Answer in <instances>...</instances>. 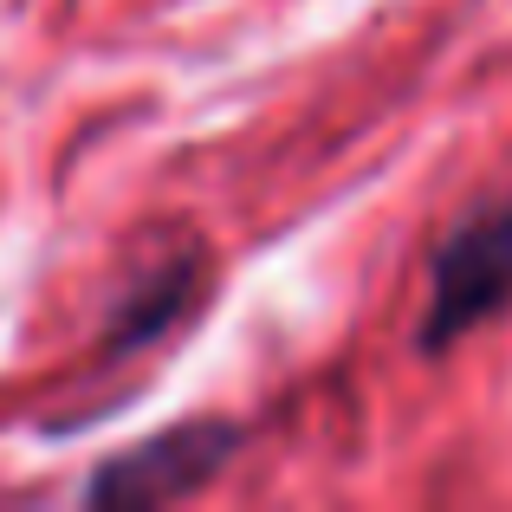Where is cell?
<instances>
[{"mask_svg":"<svg viewBox=\"0 0 512 512\" xmlns=\"http://www.w3.org/2000/svg\"><path fill=\"white\" fill-rule=\"evenodd\" d=\"M506 305H512V188L500 201H487L480 214H467L435 247L415 344L428 357H441V350H454L461 338H474L480 325H493Z\"/></svg>","mask_w":512,"mask_h":512,"instance_id":"1","label":"cell"},{"mask_svg":"<svg viewBox=\"0 0 512 512\" xmlns=\"http://www.w3.org/2000/svg\"><path fill=\"white\" fill-rule=\"evenodd\" d=\"M240 441H247V428L227 422V415H188V422H169L163 435L111 454V461L78 487V500L85 506H117V512L188 500V493H201L227 461H234Z\"/></svg>","mask_w":512,"mask_h":512,"instance_id":"2","label":"cell"},{"mask_svg":"<svg viewBox=\"0 0 512 512\" xmlns=\"http://www.w3.org/2000/svg\"><path fill=\"white\" fill-rule=\"evenodd\" d=\"M195 279H201V260H195V253H188V260H175V266H163V273H150L124 305H117L124 318H117V331H111V350H137V344L163 338L175 318L188 312Z\"/></svg>","mask_w":512,"mask_h":512,"instance_id":"3","label":"cell"}]
</instances>
